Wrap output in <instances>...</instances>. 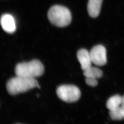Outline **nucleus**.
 <instances>
[{
	"mask_svg": "<svg viewBox=\"0 0 124 124\" xmlns=\"http://www.w3.org/2000/svg\"><path fill=\"white\" fill-rule=\"evenodd\" d=\"M85 82L90 86L95 87L98 84L97 79L90 78H85Z\"/></svg>",
	"mask_w": 124,
	"mask_h": 124,
	"instance_id": "obj_12",
	"label": "nucleus"
},
{
	"mask_svg": "<svg viewBox=\"0 0 124 124\" xmlns=\"http://www.w3.org/2000/svg\"><path fill=\"white\" fill-rule=\"evenodd\" d=\"M90 54L92 63L96 66H104L107 63V51L102 45L95 46L92 49Z\"/></svg>",
	"mask_w": 124,
	"mask_h": 124,
	"instance_id": "obj_5",
	"label": "nucleus"
},
{
	"mask_svg": "<svg viewBox=\"0 0 124 124\" xmlns=\"http://www.w3.org/2000/svg\"><path fill=\"white\" fill-rule=\"evenodd\" d=\"M84 75L85 78H99L102 76L103 72L99 68L91 66L84 71Z\"/></svg>",
	"mask_w": 124,
	"mask_h": 124,
	"instance_id": "obj_9",
	"label": "nucleus"
},
{
	"mask_svg": "<svg viewBox=\"0 0 124 124\" xmlns=\"http://www.w3.org/2000/svg\"><path fill=\"white\" fill-rule=\"evenodd\" d=\"M6 87L8 93L12 95L25 93L35 87L40 88L35 78L17 76L10 79L7 82Z\"/></svg>",
	"mask_w": 124,
	"mask_h": 124,
	"instance_id": "obj_1",
	"label": "nucleus"
},
{
	"mask_svg": "<svg viewBox=\"0 0 124 124\" xmlns=\"http://www.w3.org/2000/svg\"><path fill=\"white\" fill-rule=\"evenodd\" d=\"M2 29L8 33H13L16 30L15 20L12 15L9 14L2 15L0 19Z\"/></svg>",
	"mask_w": 124,
	"mask_h": 124,
	"instance_id": "obj_6",
	"label": "nucleus"
},
{
	"mask_svg": "<svg viewBox=\"0 0 124 124\" xmlns=\"http://www.w3.org/2000/svg\"><path fill=\"white\" fill-rule=\"evenodd\" d=\"M48 19L53 25L58 27H65L70 24L71 15L68 8L63 6L55 5L49 9Z\"/></svg>",
	"mask_w": 124,
	"mask_h": 124,
	"instance_id": "obj_3",
	"label": "nucleus"
},
{
	"mask_svg": "<svg viewBox=\"0 0 124 124\" xmlns=\"http://www.w3.org/2000/svg\"><path fill=\"white\" fill-rule=\"evenodd\" d=\"M122 100V97L119 95L112 96L107 102V108L109 110H111L118 107L121 105Z\"/></svg>",
	"mask_w": 124,
	"mask_h": 124,
	"instance_id": "obj_10",
	"label": "nucleus"
},
{
	"mask_svg": "<svg viewBox=\"0 0 124 124\" xmlns=\"http://www.w3.org/2000/svg\"><path fill=\"white\" fill-rule=\"evenodd\" d=\"M121 106L124 108V95L123 96H122V103Z\"/></svg>",
	"mask_w": 124,
	"mask_h": 124,
	"instance_id": "obj_13",
	"label": "nucleus"
},
{
	"mask_svg": "<svg viewBox=\"0 0 124 124\" xmlns=\"http://www.w3.org/2000/svg\"><path fill=\"white\" fill-rule=\"evenodd\" d=\"M109 111L110 118L114 121H120L124 119V108L121 106Z\"/></svg>",
	"mask_w": 124,
	"mask_h": 124,
	"instance_id": "obj_11",
	"label": "nucleus"
},
{
	"mask_svg": "<svg viewBox=\"0 0 124 124\" xmlns=\"http://www.w3.org/2000/svg\"><path fill=\"white\" fill-rule=\"evenodd\" d=\"M77 58L83 71L92 66L91 58L90 52L85 49H81L78 52Z\"/></svg>",
	"mask_w": 124,
	"mask_h": 124,
	"instance_id": "obj_7",
	"label": "nucleus"
},
{
	"mask_svg": "<svg viewBox=\"0 0 124 124\" xmlns=\"http://www.w3.org/2000/svg\"><path fill=\"white\" fill-rule=\"evenodd\" d=\"M102 0H88L87 10L90 16L95 18L98 16L101 11Z\"/></svg>",
	"mask_w": 124,
	"mask_h": 124,
	"instance_id": "obj_8",
	"label": "nucleus"
},
{
	"mask_svg": "<svg viewBox=\"0 0 124 124\" xmlns=\"http://www.w3.org/2000/svg\"><path fill=\"white\" fill-rule=\"evenodd\" d=\"M44 68L38 60H34L29 62H21L16 65L15 74L17 76L35 78L43 74Z\"/></svg>",
	"mask_w": 124,
	"mask_h": 124,
	"instance_id": "obj_2",
	"label": "nucleus"
},
{
	"mask_svg": "<svg viewBox=\"0 0 124 124\" xmlns=\"http://www.w3.org/2000/svg\"><path fill=\"white\" fill-rule=\"evenodd\" d=\"M56 93L60 99L68 103L76 102L81 96L79 88L73 85H60L57 89Z\"/></svg>",
	"mask_w": 124,
	"mask_h": 124,
	"instance_id": "obj_4",
	"label": "nucleus"
}]
</instances>
